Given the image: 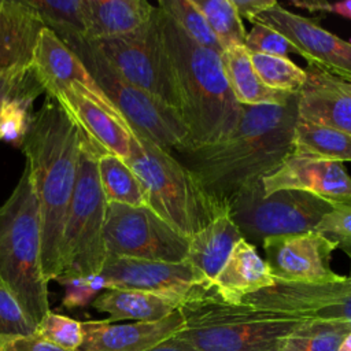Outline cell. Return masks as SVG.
<instances>
[{"label":"cell","mask_w":351,"mask_h":351,"mask_svg":"<svg viewBox=\"0 0 351 351\" xmlns=\"http://www.w3.org/2000/svg\"><path fill=\"white\" fill-rule=\"evenodd\" d=\"M298 95L285 106H244L234 130L221 143L184 154L204 191L228 207L248 186L273 174L291 155Z\"/></svg>","instance_id":"cell-1"},{"label":"cell","mask_w":351,"mask_h":351,"mask_svg":"<svg viewBox=\"0 0 351 351\" xmlns=\"http://www.w3.org/2000/svg\"><path fill=\"white\" fill-rule=\"evenodd\" d=\"M34 184L41 218V259L47 281L60 271V245L67 210L77 182L81 133L49 96L32 114L21 143Z\"/></svg>","instance_id":"cell-2"},{"label":"cell","mask_w":351,"mask_h":351,"mask_svg":"<svg viewBox=\"0 0 351 351\" xmlns=\"http://www.w3.org/2000/svg\"><path fill=\"white\" fill-rule=\"evenodd\" d=\"M159 10L178 112L188 129L181 154L221 143L234 130L244 108L226 82L221 53L196 44L160 7Z\"/></svg>","instance_id":"cell-3"},{"label":"cell","mask_w":351,"mask_h":351,"mask_svg":"<svg viewBox=\"0 0 351 351\" xmlns=\"http://www.w3.org/2000/svg\"><path fill=\"white\" fill-rule=\"evenodd\" d=\"M184 318L176 336L196 351H281L285 337L306 317L225 302L210 287L178 308Z\"/></svg>","instance_id":"cell-4"},{"label":"cell","mask_w":351,"mask_h":351,"mask_svg":"<svg viewBox=\"0 0 351 351\" xmlns=\"http://www.w3.org/2000/svg\"><path fill=\"white\" fill-rule=\"evenodd\" d=\"M41 218L30 170L0 206V284L36 325L51 311L41 259Z\"/></svg>","instance_id":"cell-5"},{"label":"cell","mask_w":351,"mask_h":351,"mask_svg":"<svg viewBox=\"0 0 351 351\" xmlns=\"http://www.w3.org/2000/svg\"><path fill=\"white\" fill-rule=\"evenodd\" d=\"M125 162L144 188L147 207L186 239L218 215L229 213L228 207L214 200L193 173L170 151L133 130L129 158Z\"/></svg>","instance_id":"cell-6"},{"label":"cell","mask_w":351,"mask_h":351,"mask_svg":"<svg viewBox=\"0 0 351 351\" xmlns=\"http://www.w3.org/2000/svg\"><path fill=\"white\" fill-rule=\"evenodd\" d=\"M63 43L81 59L134 133L166 151L177 149L181 152L185 148L188 129L176 108L123 80L84 37L66 38Z\"/></svg>","instance_id":"cell-7"},{"label":"cell","mask_w":351,"mask_h":351,"mask_svg":"<svg viewBox=\"0 0 351 351\" xmlns=\"http://www.w3.org/2000/svg\"><path fill=\"white\" fill-rule=\"evenodd\" d=\"M99 156L93 148L81 140L77 182L64 221L60 271L56 280L100 274L106 262L107 202L99 181Z\"/></svg>","instance_id":"cell-8"},{"label":"cell","mask_w":351,"mask_h":351,"mask_svg":"<svg viewBox=\"0 0 351 351\" xmlns=\"http://www.w3.org/2000/svg\"><path fill=\"white\" fill-rule=\"evenodd\" d=\"M332 208L330 203L303 191L280 189L265 195L262 181L239 192L228 204L243 239L254 247L267 237L313 232Z\"/></svg>","instance_id":"cell-9"},{"label":"cell","mask_w":351,"mask_h":351,"mask_svg":"<svg viewBox=\"0 0 351 351\" xmlns=\"http://www.w3.org/2000/svg\"><path fill=\"white\" fill-rule=\"evenodd\" d=\"M128 82L178 111V97L160 27V10L133 33L89 41Z\"/></svg>","instance_id":"cell-10"},{"label":"cell","mask_w":351,"mask_h":351,"mask_svg":"<svg viewBox=\"0 0 351 351\" xmlns=\"http://www.w3.org/2000/svg\"><path fill=\"white\" fill-rule=\"evenodd\" d=\"M188 240L147 206L107 203L104 223L107 255L177 263L186 259Z\"/></svg>","instance_id":"cell-11"},{"label":"cell","mask_w":351,"mask_h":351,"mask_svg":"<svg viewBox=\"0 0 351 351\" xmlns=\"http://www.w3.org/2000/svg\"><path fill=\"white\" fill-rule=\"evenodd\" d=\"M100 274L106 280L107 289L151 292L174 299L180 304L213 287L186 261L173 263L107 255Z\"/></svg>","instance_id":"cell-12"},{"label":"cell","mask_w":351,"mask_h":351,"mask_svg":"<svg viewBox=\"0 0 351 351\" xmlns=\"http://www.w3.org/2000/svg\"><path fill=\"white\" fill-rule=\"evenodd\" d=\"M265 262L274 280L300 284H328L346 276L335 273L330 259L337 244L318 232L267 237Z\"/></svg>","instance_id":"cell-13"},{"label":"cell","mask_w":351,"mask_h":351,"mask_svg":"<svg viewBox=\"0 0 351 351\" xmlns=\"http://www.w3.org/2000/svg\"><path fill=\"white\" fill-rule=\"evenodd\" d=\"M241 303L306 318L339 319L351 325V265L350 276L341 281L300 284L274 280L271 287L247 295Z\"/></svg>","instance_id":"cell-14"},{"label":"cell","mask_w":351,"mask_h":351,"mask_svg":"<svg viewBox=\"0 0 351 351\" xmlns=\"http://www.w3.org/2000/svg\"><path fill=\"white\" fill-rule=\"evenodd\" d=\"M266 25L285 36L308 64L351 84V43L321 27L315 21L288 11L278 3L261 12L252 25Z\"/></svg>","instance_id":"cell-15"},{"label":"cell","mask_w":351,"mask_h":351,"mask_svg":"<svg viewBox=\"0 0 351 351\" xmlns=\"http://www.w3.org/2000/svg\"><path fill=\"white\" fill-rule=\"evenodd\" d=\"M45 92L73 119L81 140L99 155L112 154L123 160L129 158L132 130L119 114L70 86H52Z\"/></svg>","instance_id":"cell-16"},{"label":"cell","mask_w":351,"mask_h":351,"mask_svg":"<svg viewBox=\"0 0 351 351\" xmlns=\"http://www.w3.org/2000/svg\"><path fill=\"white\" fill-rule=\"evenodd\" d=\"M262 182L265 195L280 189H296L311 193L333 207L351 206V177L340 162L289 155Z\"/></svg>","instance_id":"cell-17"},{"label":"cell","mask_w":351,"mask_h":351,"mask_svg":"<svg viewBox=\"0 0 351 351\" xmlns=\"http://www.w3.org/2000/svg\"><path fill=\"white\" fill-rule=\"evenodd\" d=\"M32 66L41 80L45 90L52 86L78 85L85 96L104 108L119 114L81 59L45 26L38 34Z\"/></svg>","instance_id":"cell-18"},{"label":"cell","mask_w":351,"mask_h":351,"mask_svg":"<svg viewBox=\"0 0 351 351\" xmlns=\"http://www.w3.org/2000/svg\"><path fill=\"white\" fill-rule=\"evenodd\" d=\"M298 117L351 136V84L308 64L298 93Z\"/></svg>","instance_id":"cell-19"},{"label":"cell","mask_w":351,"mask_h":351,"mask_svg":"<svg viewBox=\"0 0 351 351\" xmlns=\"http://www.w3.org/2000/svg\"><path fill=\"white\" fill-rule=\"evenodd\" d=\"M184 326L180 310L154 322L115 324L107 319L82 322L84 340L77 351H147Z\"/></svg>","instance_id":"cell-20"},{"label":"cell","mask_w":351,"mask_h":351,"mask_svg":"<svg viewBox=\"0 0 351 351\" xmlns=\"http://www.w3.org/2000/svg\"><path fill=\"white\" fill-rule=\"evenodd\" d=\"M43 27L27 0H0V74L32 67Z\"/></svg>","instance_id":"cell-21"},{"label":"cell","mask_w":351,"mask_h":351,"mask_svg":"<svg viewBox=\"0 0 351 351\" xmlns=\"http://www.w3.org/2000/svg\"><path fill=\"white\" fill-rule=\"evenodd\" d=\"M274 284L265 259L256 247L241 239L228 256L225 265L213 281L215 292L229 303H241L251 293L269 288Z\"/></svg>","instance_id":"cell-22"},{"label":"cell","mask_w":351,"mask_h":351,"mask_svg":"<svg viewBox=\"0 0 351 351\" xmlns=\"http://www.w3.org/2000/svg\"><path fill=\"white\" fill-rule=\"evenodd\" d=\"M85 5L88 41L133 33L144 26L155 11L145 0H85Z\"/></svg>","instance_id":"cell-23"},{"label":"cell","mask_w":351,"mask_h":351,"mask_svg":"<svg viewBox=\"0 0 351 351\" xmlns=\"http://www.w3.org/2000/svg\"><path fill=\"white\" fill-rule=\"evenodd\" d=\"M241 239L243 234L229 213L218 215L188 240L185 261L213 284L234 245Z\"/></svg>","instance_id":"cell-24"},{"label":"cell","mask_w":351,"mask_h":351,"mask_svg":"<svg viewBox=\"0 0 351 351\" xmlns=\"http://www.w3.org/2000/svg\"><path fill=\"white\" fill-rule=\"evenodd\" d=\"M221 62L226 82L241 106H285L295 96L267 88L254 70L250 52L244 47L225 49Z\"/></svg>","instance_id":"cell-25"},{"label":"cell","mask_w":351,"mask_h":351,"mask_svg":"<svg viewBox=\"0 0 351 351\" xmlns=\"http://www.w3.org/2000/svg\"><path fill=\"white\" fill-rule=\"evenodd\" d=\"M92 306L101 313H107L108 322L134 319L136 322L160 321L180 308L174 299L132 289H106L93 302Z\"/></svg>","instance_id":"cell-26"},{"label":"cell","mask_w":351,"mask_h":351,"mask_svg":"<svg viewBox=\"0 0 351 351\" xmlns=\"http://www.w3.org/2000/svg\"><path fill=\"white\" fill-rule=\"evenodd\" d=\"M291 155L340 163L351 162V136L298 117Z\"/></svg>","instance_id":"cell-27"},{"label":"cell","mask_w":351,"mask_h":351,"mask_svg":"<svg viewBox=\"0 0 351 351\" xmlns=\"http://www.w3.org/2000/svg\"><path fill=\"white\" fill-rule=\"evenodd\" d=\"M97 173L107 203H119L133 207L147 206L144 188L123 159L112 154L100 155L97 158Z\"/></svg>","instance_id":"cell-28"},{"label":"cell","mask_w":351,"mask_h":351,"mask_svg":"<svg viewBox=\"0 0 351 351\" xmlns=\"http://www.w3.org/2000/svg\"><path fill=\"white\" fill-rule=\"evenodd\" d=\"M350 333L348 322L307 318L285 337L281 351H339Z\"/></svg>","instance_id":"cell-29"},{"label":"cell","mask_w":351,"mask_h":351,"mask_svg":"<svg viewBox=\"0 0 351 351\" xmlns=\"http://www.w3.org/2000/svg\"><path fill=\"white\" fill-rule=\"evenodd\" d=\"M44 26L51 29L62 41L84 37L86 33L85 0H27Z\"/></svg>","instance_id":"cell-30"},{"label":"cell","mask_w":351,"mask_h":351,"mask_svg":"<svg viewBox=\"0 0 351 351\" xmlns=\"http://www.w3.org/2000/svg\"><path fill=\"white\" fill-rule=\"evenodd\" d=\"M204 15L222 51L244 47L247 32L230 0H192Z\"/></svg>","instance_id":"cell-31"},{"label":"cell","mask_w":351,"mask_h":351,"mask_svg":"<svg viewBox=\"0 0 351 351\" xmlns=\"http://www.w3.org/2000/svg\"><path fill=\"white\" fill-rule=\"evenodd\" d=\"M251 63L261 81L270 89L298 95L306 81V70L288 58L250 53Z\"/></svg>","instance_id":"cell-32"},{"label":"cell","mask_w":351,"mask_h":351,"mask_svg":"<svg viewBox=\"0 0 351 351\" xmlns=\"http://www.w3.org/2000/svg\"><path fill=\"white\" fill-rule=\"evenodd\" d=\"M158 7H160L196 44L222 55L223 51L204 15L192 0H160Z\"/></svg>","instance_id":"cell-33"},{"label":"cell","mask_w":351,"mask_h":351,"mask_svg":"<svg viewBox=\"0 0 351 351\" xmlns=\"http://www.w3.org/2000/svg\"><path fill=\"white\" fill-rule=\"evenodd\" d=\"M36 335L67 351H77L84 340L82 322L52 311L37 325Z\"/></svg>","instance_id":"cell-34"},{"label":"cell","mask_w":351,"mask_h":351,"mask_svg":"<svg viewBox=\"0 0 351 351\" xmlns=\"http://www.w3.org/2000/svg\"><path fill=\"white\" fill-rule=\"evenodd\" d=\"M244 48L250 53H262L270 56L287 58L291 52L298 53V48L277 30L255 22L252 29L247 33Z\"/></svg>","instance_id":"cell-35"},{"label":"cell","mask_w":351,"mask_h":351,"mask_svg":"<svg viewBox=\"0 0 351 351\" xmlns=\"http://www.w3.org/2000/svg\"><path fill=\"white\" fill-rule=\"evenodd\" d=\"M56 281L64 288L62 304L67 308L84 307L92 303L100 295V291L107 289L106 280L101 274L59 278Z\"/></svg>","instance_id":"cell-36"},{"label":"cell","mask_w":351,"mask_h":351,"mask_svg":"<svg viewBox=\"0 0 351 351\" xmlns=\"http://www.w3.org/2000/svg\"><path fill=\"white\" fill-rule=\"evenodd\" d=\"M36 325L27 318L14 295L0 284V336H30Z\"/></svg>","instance_id":"cell-37"},{"label":"cell","mask_w":351,"mask_h":351,"mask_svg":"<svg viewBox=\"0 0 351 351\" xmlns=\"http://www.w3.org/2000/svg\"><path fill=\"white\" fill-rule=\"evenodd\" d=\"M314 232L337 244L351 258V206H335L322 217Z\"/></svg>","instance_id":"cell-38"},{"label":"cell","mask_w":351,"mask_h":351,"mask_svg":"<svg viewBox=\"0 0 351 351\" xmlns=\"http://www.w3.org/2000/svg\"><path fill=\"white\" fill-rule=\"evenodd\" d=\"M0 351H67L52 344L38 335L0 336Z\"/></svg>","instance_id":"cell-39"},{"label":"cell","mask_w":351,"mask_h":351,"mask_svg":"<svg viewBox=\"0 0 351 351\" xmlns=\"http://www.w3.org/2000/svg\"><path fill=\"white\" fill-rule=\"evenodd\" d=\"M289 4L298 7V8H304L310 12H330L340 15L343 18L351 19V0H344V1H337V3H328V1H321V0H307V1H296L292 0Z\"/></svg>","instance_id":"cell-40"},{"label":"cell","mask_w":351,"mask_h":351,"mask_svg":"<svg viewBox=\"0 0 351 351\" xmlns=\"http://www.w3.org/2000/svg\"><path fill=\"white\" fill-rule=\"evenodd\" d=\"M230 1L233 3L240 18H245L251 23L261 12L277 4L276 0H230Z\"/></svg>","instance_id":"cell-41"},{"label":"cell","mask_w":351,"mask_h":351,"mask_svg":"<svg viewBox=\"0 0 351 351\" xmlns=\"http://www.w3.org/2000/svg\"><path fill=\"white\" fill-rule=\"evenodd\" d=\"M147 351H196L192 346H189L186 341L178 339L176 335L160 341L159 344L154 346L152 348Z\"/></svg>","instance_id":"cell-42"},{"label":"cell","mask_w":351,"mask_h":351,"mask_svg":"<svg viewBox=\"0 0 351 351\" xmlns=\"http://www.w3.org/2000/svg\"><path fill=\"white\" fill-rule=\"evenodd\" d=\"M16 73H19V71H15V73H1L0 74V119H1L3 107H4L5 100L8 97V93H10V89L12 86V81H14V77L16 75Z\"/></svg>","instance_id":"cell-43"},{"label":"cell","mask_w":351,"mask_h":351,"mask_svg":"<svg viewBox=\"0 0 351 351\" xmlns=\"http://www.w3.org/2000/svg\"><path fill=\"white\" fill-rule=\"evenodd\" d=\"M339 351H351V333L341 341Z\"/></svg>","instance_id":"cell-44"}]
</instances>
